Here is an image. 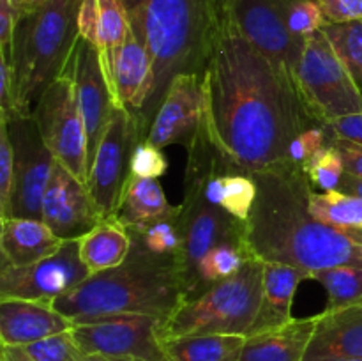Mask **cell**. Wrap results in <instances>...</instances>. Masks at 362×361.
I'll list each match as a JSON object with an SVG mask.
<instances>
[{
  "instance_id": "f1b7e54d",
  "label": "cell",
  "mask_w": 362,
  "mask_h": 361,
  "mask_svg": "<svg viewBox=\"0 0 362 361\" xmlns=\"http://www.w3.org/2000/svg\"><path fill=\"white\" fill-rule=\"evenodd\" d=\"M310 211L318 222L327 223L334 229L345 230L362 227V198L339 190H311Z\"/></svg>"
},
{
  "instance_id": "b9f144b4",
  "label": "cell",
  "mask_w": 362,
  "mask_h": 361,
  "mask_svg": "<svg viewBox=\"0 0 362 361\" xmlns=\"http://www.w3.org/2000/svg\"><path fill=\"white\" fill-rule=\"evenodd\" d=\"M336 147V151L339 152L343 159V166H345V172L350 176L361 177L362 179V145L354 144L350 140H343V138H332L331 142Z\"/></svg>"
},
{
  "instance_id": "d590c367",
  "label": "cell",
  "mask_w": 362,
  "mask_h": 361,
  "mask_svg": "<svg viewBox=\"0 0 362 361\" xmlns=\"http://www.w3.org/2000/svg\"><path fill=\"white\" fill-rule=\"evenodd\" d=\"M168 168L165 154L161 149L152 145L151 142L140 140L131 154V176L141 179H159Z\"/></svg>"
},
{
  "instance_id": "7bdbcfd3",
  "label": "cell",
  "mask_w": 362,
  "mask_h": 361,
  "mask_svg": "<svg viewBox=\"0 0 362 361\" xmlns=\"http://www.w3.org/2000/svg\"><path fill=\"white\" fill-rule=\"evenodd\" d=\"M338 190L343 191V193L356 195V197L362 198V179H361V177L350 176V173L345 172V176H343L341 183H339V186H338Z\"/></svg>"
},
{
  "instance_id": "bcb514c9",
  "label": "cell",
  "mask_w": 362,
  "mask_h": 361,
  "mask_svg": "<svg viewBox=\"0 0 362 361\" xmlns=\"http://www.w3.org/2000/svg\"><path fill=\"white\" fill-rule=\"evenodd\" d=\"M352 361H362V360H352Z\"/></svg>"
},
{
  "instance_id": "603a6c76",
  "label": "cell",
  "mask_w": 362,
  "mask_h": 361,
  "mask_svg": "<svg viewBox=\"0 0 362 361\" xmlns=\"http://www.w3.org/2000/svg\"><path fill=\"white\" fill-rule=\"evenodd\" d=\"M318 315L246 336L239 361H304Z\"/></svg>"
},
{
  "instance_id": "8fae6325",
  "label": "cell",
  "mask_w": 362,
  "mask_h": 361,
  "mask_svg": "<svg viewBox=\"0 0 362 361\" xmlns=\"http://www.w3.org/2000/svg\"><path fill=\"white\" fill-rule=\"evenodd\" d=\"M163 322L156 315H108L74 322L71 333L85 356L101 354L138 361H161L165 360L159 338Z\"/></svg>"
},
{
  "instance_id": "52a82bcc",
  "label": "cell",
  "mask_w": 362,
  "mask_h": 361,
  "mask_svg": "<svg viewBox=\"0 0 362 361\" xmlns=\"http://www.w3.org/2000/svg\"><path fill=\"white\" fill-rule=\"evenodd\" d=\"M297 91L308 112L320 124L362 112V91L324 30L306 39L297 67Z\"/></svg>"
},
{
  "instance_id": "7402d4cb",
  "label": "cell",
  "mask_w": 362,
  "mask_h": 361,
  "mask_svg": "<svg viewBox=\"0 0 362 361\" xmlns=\"http://www.w3.org/2000/svg\"><path fill=\"white\" fill-rule=\"evenodd\" d=\"M304 280H310V275L303 269L279 262H264L260 308L250 335L267 331L292 321L293 296Z\"/></svg>"
},
{
  "instance_id": "8d00e7d4",
  "label": "cell",
  "mask_w": 362,
  "mask_h": 361,
  "mask_svg": "<svg viewBox=\"0 0 362 361\" xmlns=\"http://www.w3.org/2000/svg\"><path fill=\"white\" fill-rule=\"evenodd\" d=\"M334 138L331 127L327 124H315L308 127L290 145V163L303 166L315 152L329 145Z\"/></svg>"
},
{
  "instance_id": "484cf974",
  "label": "cell",
  "mask_w": 362,
  "mask_h": 361,
  "mask_svg": "<svg viewBox=\"0 0 362 361\" xmlns=\"http://www.w3.org/2000/svg\"><path fill=\"white\" fill-rule=\"evenodd\" d=\"M131 234L117 219H105L80 239V257L90 275L122 264L131 253Z\"/></svg>"
},
{
  "instance_id": "5bb4252c",
  "label": "cell",
  "mask_w": 362,
  "mask_h": 361,
  "mask_svg": "<svg viewBox=\"0 0 362 361\" xmlns=\"http://www.w3.org/2000/svg\"><path fill=\"white\" fill-rule=\"evenodd\" d=\"M90 276L80 257V239L64 241L49 257L30 265L0 268V299H28L52 303Z\"/></svg>"
},
{
  "instance_id": "4316f807",
  "label": "cell",
  "mask_w": 362,
  "mask_h": 361,
  "mask_svg": "<svg viewBox=\"0 0 362 361\" xmlns=\"http://www.w3.org/2000/svg\"><path fill=\"white\" fill-rule=\"evenodd\" d=\"M246 336L243 335H184L161 340L168 361H239Z\"/></svg>"
},
{
  "instance_id": "ffe728a7",
  "label": "cell",
  "mask_w": 362,
  "mask_h": 361,
  "mask_svg": "<svg viewBox=\"0 0 362 361\" xmlns=\"http://www.w3.org/2000/svg\"><path fill=\"white\" fill-rule=\"evenodd\" d=\"M73 321L57 311L52 303L28 299H0L2 345L23 347L59 333L71 331Z\"/></svg>"
},
{
  "instance_id": "ab89813d",
  "label": "cell",
  "mask_w": 362,
  "mask_h": 361,
  "mask_svg": "<svg viewBox=\"0 0 362 361\" xmlns=\"http://www.w3.org/2000/svg\"><path fill=\"white\" fill-rule=\"evenodd\" d=\"M20 18V11L14 7L13 0H0V55H11L13 45V32L16 20Z\"/></svg>"
},
{
  "instance_id": "74e56055",
  "label": "cell",
  "mask_w": 362,
  "mask_h": 361,
  "mask_svg": "<svg viewBox=\"0 0 362 361\" xmlns=\"http://www.w3.org/2000/svg\"><path fill=\"white\" fill-rule=\"evenodd\" d=\"M14 183L13 144H11L7 119L0 117V218H6L9 211L11 195Z\"/></svg>"
},
{
  "instance_id": "836d02e7",
  "label": "cell",
  "mask_w": 362,
  "mask_h": 361,
  "mask_svg": "<svg viewBox=\"0 0 362 361\" xmlns=\"http://www.w3.org/2000/svg\"><path fill=\"white\" fill-rule=\"evenodd\" d=\"M32 361H87L73 333L64 331L21 347Z\"/></svg>"
},
{
  "instance_id": "2e32d148",
  "label": "cell",
  "mask_w": 362,
  "mask_h": 361,
  "mask_svg": "<svg viewBox=\"0 0 362 361\" xmlns=\"http://www.w3.org/2000/svg\"><path fill=\"white\" fill-rule=\"evenodd\" d=\"M41 219L59 239H81L105 222L88 186L59 161L53 166L41 205Z\"/></svg>"
},
{
  "instance_id": "f35d334b",
  "label": "cell",
  "mask_w": 362,
  "mask_h": 361,
  "mask_svg": "<svg viewBox=\"0 0 362 361\" xmlns=\"http://www.w3.org/2000/svg\"><path fill=\"white\" fill-rule=\"evenodd\" d=\"M325 23L362 20V0H318Z\"/></svg>"
},
{
  "instance_id": "f546056e",
  "label": "cell",
  "mask_w": 362,
  "mask_h": 361,
  "mask_svg": "<svg viewBox=\"0 0 362 361\" xmlns=\"http://www.w3.org/2000/svg\"><path fill=\"white\" fill-rule=\"evenodd\" d=\"M310 280L320 283L327 292L325 310H336L362 303V268L357 265H332L311 273Z\"/></svg>"
},
{
  "instance_id": "44dd1931",
  "label": "cell",
  "mask_w": 362,
  "mask_h": 361,
  "mask_svg": "<svg viewBox=\"0 0 362 361\" xmlns=\"http://www.w3.org/2000/svg\"><path fill=\"white\" fill-rule=\"evenodd\" d=\"M64 241L52 232L42 219H0V253L2 265H30L55 253Z\"/></svg>"
},
{
  "instance_id": "4fadbf2b",
  "label": "cell",
  "mask_w": 362,
  "mask_h": 361,
  "mask_svg": "<svg viewBox=\"0 0 362 361\" xmlns=\"http://www.w3.org/2000/svg\"><path fill=\"white\" fill-rule=\"evenodd\" d=\"M286 6L288 0H228L226 11L237 30L297 85V67L306 39L297 38L288 28Z\"/></svg>"
},
{
  "instance_id": "9c48e42d",
  "label": "cell",
  "mask_w": 362,
  "mask_h": 361,
  "mask_svg": "<svg viewBox=\"0 0 362 361\" xmlns=\"http://www.w3.org/2000/svg\"><path fill=\"white\" fill-rule=\"evenodd\" d=\"M32 117L42 142L57 161L73 176L88 180L87 127L76 101L73 81L62 74L45 91Z\"/></svg>"
},
{
  "instance_id": "277c9868",
  "label": "cell",
  "mask_w": 362,
  "mask_h": 361,
  "mask_svg": "<svg viewBox=\"0 0 362 361\" xmlns=\"http://www.w3.org/2000/svg\"><path fill=\"white\" fill-rule=\"evenodd\" d=\"M184 301L177 258H159L131 246L122 264L88 276L52 306L74 322L108 315L141 314L166 319Z\"/></svg>"
},
{
  "instance_id": "6da1fadb",
  "label": "cell",
  "mask_w": 362,
  "mask_h": 361,
  "mask_svg": "<svg viewBox=\"0 0 362 361\" xmlns=\"http://www.w3.org/2000/svg\"><path fill=\"white\" fill-rule=\"evenodd\" d=\"M204 126L219 154L240 172L281 168L311 117L292 78L255 48L226 18L204 74Z\"/></svg>"
},
{
  "instance_id": "e0dca14e",
  "label": "cell",
  "mask_w": 362,
  "mask_h": 361,
  "mask_svg": "<svg viewBox=\"0 0 362 361\" xmlns=\"http://www.w3.org/2000/svg\"><path fill=\"white\" fill-rule=\"evenodd\" d=\"M204 122V88L200 74L173 78L165 99L156 112L145 140L163 149L173 144L189 147Z\"/></svg>"
},
{
  "instance_id": "60d3db41",
  "label": "cell",
  "mask_w": 362,
  "mask_h": 361,
  "mask_svg": "<svg viewBox=\"0 0 362 361\" xmlns=\"http://www.w3.org/2000/svg\"><path fill=\"white\" fill-rule=\"evenodd\" d=\"M327 126L331 127L336 138H343V140H350L354 144L362 145V112L338 117V119L327 122Z\"/></svg>"
},
{
  "instance_id": "e575fe53",
  "label": "cell",
  "mask_w": 362,
  "mask_h": 361,
  "mask_svg": "<svg viewBox=\"0 0 362 361\" xmlns=\"http://www.w3.org/2000/svg\"><path fill=\"white\" fill-rule=\"evenodd\" d=\"M286 21L293 35L308 39L315 32L322 30L325 25L324 13L318 0H288Z\"/></svg>"
},
{
  "instance_id": "ac0fdd59",
  "label": "cell",
  "mask_w": 362,
  "mask_h": 361,
  "mask_svg": "<svg viewBox=\"0 0 362 361\" xmlns=\"http://www.w3.org/2000/svg\"><path fill=\"white\" fill-rule=\"evenodd\" d=\"M101 59L117 105L124 106L140 127L141 112L147 105V99L152 92V80H154L147 50L134 38L129 28L126 41L117 48L101 52Z\"/></svg>"
},
{
  "instance_id": "ee69618b",
  "label": "cell",
  "mask_w": 362,
  "mask_h": 361,
  "mask_svg": "<svg viewBox=\"0 0 362 361\" xmlns=\"http://www.w3.org/2000/svg\"><path fill=\"white\" fill-rule=\"evenodd\" d=\"M45 2H48V0H13L14 7L20 11V14L25 13V11L34 9V7H39L41 4H45Z\"/></svg>"
},
{
  "instance_id": "1f68e13d",
  "label": "cell",
  "mask_w": 362,
  "mask_h": 361,
  "mask_svg": "<svg viewBox=\"0 0 362 361\" xmlns=\"http://www.w3.org/2000/svg\"><path fill=\"white\" fill-rule=\"evenodd\" d=\"M322 30L327 35L343 66L352 74L357 87L362 91V20L325 23Z\"/></svg>"
},
{
  "instance_id": "5b68a950",
  "label": "cell",
  "mask_w": 362,
  "mask_h": 361,
  "mask_svg": "<svg viewBox=\"0 0 362 361\" xmlns=\"http://www.w3.org/2000/svg\"><path fill=\"white\" fill-rule=\"evenodd\" d=\"M81 0H48L16 20L9 67L14 113L32 115L46 88L62 76L80 38Z\"/></svg>"
},
{
  "instance_id": "7a4b0ae2",
  "label": "cell",
  "mask_w": 362,
  "mask_h": 361,
  "mask_svg": "<svg viewBox=\"0 0 362 361\" xmlns=\"http://www.w3.org/2000/svg\"><path fill=\"white\" fill-rule=\"evenodd\" d=\"M258 195L244 225L247 250L264 262H279L308 275L332 265L362 268V244L311 214V184L300 165L251 173Z\"/></svg>"
},
{
  "instance_id": "d4e9b609",
  "label": "cell",
  "mask_w": 362,
  "mask_h": 361,
  "mask_svg": "<svg viewBox=\"0 0 362 361\" xmlns=\"http://www.w3.org/2000/svg\"><path fill=\"white\" fill-rule=\"evenodd\" d=\"M80 35L101 52L122 45L129 32L122 0H81L78 14Z\"/></svg>"
},
{
  "instance_id": "30bf717a",
  "label": "cell",
  "mask_w": 362,
  "mask_h": 361,
  "mask_svg": "<svg viewBox=\"0 0 362 361\" xmlns=\"http://www.w3.org/2000/svg\"><path fill=\"white\" fill-rule=\"evenodd\" d=\"M7 127L13 144L14 183L6 218L41 219L42 198L57 159L42 142L32 115L13 113Z\"/></svg>"
},
{
  "instance_id": "f6af8a7d",
  "label": "cell",
  "mask_w": 362,
  "mask_h": 361,
  "mask_svg": "<svg viewBox=\"0 0 362 361\" xmlns=\"http://www.w3.org/2000/svg\"><path fill=\"white\" fill-rule=\"evenodd\" d=\"M87 361H138L133 357H112V356H101V354H92L87 356Z\"/></svg>"
},
{
  "instance_id": "7dc6e473",
  "label": "cell",
  "mask_w": 362,
  "mask_h": 361,
  "mask_svg": "<svg viewBox=\"0 0 362 361\" xmlns=\"http://www.w3.org/2000/svg\"><path fill=\"white\" fill-rule=\"evenodd\" d=\"M161 361H168V360H166V357H165V360H161Z\"/></svg>"
},
{
  "instance_id": "d6a6232c",
  "label": "cell",
  "mask_w": 362,
  "mask_h": 361,
  "mask_svg": "<svg viewBox=\"0 0 362 361\" xmlns=\"http://www.w3.org/2000/svg\"><path fill=\"white\" fill-rule=\"evenodd\" d=\"M304 173L310 180L311 188L317 191H331L338 190L343 176H345V166L339 152L332 144L325 145L318 152H315L310 159L303 165Z\"/></svg>"
},
{
  "instance_id": "9a60e30c",
  "label": "cell",
  "mask_w": 362,
  "mask_h": 361,
  "mask_svg": "<svg viewBox=\"0 0 362 361\" xmlns=\"http://www.w3.org/2000/svg\"><path fill=\"white\" fill-rule=\"evenodd\" d=\"M62 74L73 81L78 106L87 127L88 172H90L98 145L117 105L103 66L101 50L80 35Z\"/></svg>"
},
{
  "instance_id": "3957f363",
  "label": "cell",
  "mask_w": 362,
  "mask_h": 361,
  "mask_svg": "<svg viewBox=\"0 0 362 361\" xmlns=\"http://www.w3.org/2000/svg\"><path fill=\"white\" fill-rule=\"evenodd\" d=\"M134 38L152 62V92L140 119L144 140L173 78L204 74L228 0H122Z\"/></svg>"
},
{
  "instance_id": "d6986e66",
  "label": "cell",
  "mask_w": 362,
  "mask_h": 361,
  "mask_svg": "<svg viewBox=\"0 0 362 361\" xmlns=\"http://www.w3.org/2000/svg\"><path fill=\"white\" fill-rule=\"evenodd\" d=\"M362 360V303L318 314L304 361Z\"/></svg>"
},
{
  "instance_id": "ba28073f",
  "label": "cell",
  "mask_w": 362,
  "mask_h": 361,
  "mask_svg": "<svg viewBox=\"0 0 362 361\" xmlns=\"http://www.w3.org/2000/svg\"><path fill=\"white\" fill-rule=\"evenodd\" d=\"M177 222L182 237L177 264L182 275L184 299H186L202 257L223 241H244L246 223L233 218L225 209L212 204L205 197L200 173L191 165H187L186 170L184 202L180 204Z\"/></svg>"
},
{
  "instance_id": "cb8c5ba5",
  "label": "cell",
  "mask_w": 362,
  "mask_h": 361,
  "mask_svg": "<svg viewBox=\"0 0 362 361\" xmlns=\"http://www.w3.org/2000/svg\"><path fill=\"white\" fill-rule=\"evenodd\" d=\"M179 212L180 205L168 204L158 179L129 176L113 219H117L126 229H134L159 219L172 218Z\"/></svg>"
},
{
  "instance_id": "4dcf8cb0",
  "label": "cell",
  "mask_w": 362,
  "mask_h": 361,
  "mask_svg": "<svg viewBox=\"0 0 362 361\" xmlns=\"http://www.w3.org/2000/svg\"><path fill=\"white\" fill-rule=\"evenodd\" d=\"M177 216L159 219V222L148 223V225H144V227L127 229V232L131 234L133 246L138 248V250L145 251V253L152 255V257H159V258L179 257L182 237H180V229H179V222H177Z\"/></svg>"
},
{
  "instance_id": "7c38bea8",
  "label": "cell",
  "mask_w": 362,
  "mask_h": 361,
  "mask_svg": "<svg viewBox=\"0 0 362 361\" xmlns=\"http://www.w3.org/2000/svg\"><path fill=\"white\" fill-rule=\"evenodd\" d=\"M140 140L144 138L134 117L124 106L115 105L95 151L87 180L88 191L105 219L115 216L131 176V154Z\"/></svg>"
},
{
  "instance_id": "8992f818",
  "label": "cell",
  "mask_w": 362,
  "mask_h": 361,
  "mask_svg": "<svg viewBox=\"0 0 362 361\" xmlns=\"http://www.w3.org/2000/svg\"><path fill=\"white\" fill-rule=\"evenodd\" d=\"M264 283V260L250 257L228 280L186 299L166 319L159 338L184 335H250L258 315Z\"/></svg>"
},
{
  "instance_id": "83f0119b",
  "label": "cell",
  "mask_w": 362,
  "mask_h": 361,
  "mask_svg": "<svg viewBox=\"0 0 362 361\" xmlns=\"http://www.w3.org/2000/svg\"><path fill=\"white\" fill-rule=\"evenodd\" d=\"M250 257H253V253L247 250L244 241H223L216 244L198 262L193 285L186 299L198 297L216 283L232 278Z\"/></svg>"
}]
</instances>
